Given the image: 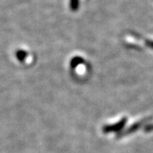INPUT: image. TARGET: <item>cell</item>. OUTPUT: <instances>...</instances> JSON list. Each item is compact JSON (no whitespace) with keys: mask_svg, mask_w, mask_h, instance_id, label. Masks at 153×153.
Instances as JSON below:
<instances>
[{"mask_svg":"<svg viewBox=\"0 0 153 153\" xmlns=\"http://www.w3.org/2000/svg\"><path fill=\"white\" fill-rule=\"evenodd\" d=\"M126 122H127V119L123 118L119 123H117V124L105 126V127H104V128H103V131H104V133H111V132L119 131V130H121L124 127Z\"/></svg>","mask_w":153,"mask_h":153,"instance_id":"obj_1","label":"cell"},{"mask_svg":"<svg viewBox=\"0 0 153 153\" xmlns=\"http://www.w3.org/2000/svg\"><path fill=\"white\" fill-rule=\"evenodd\" d=\"M143 123H144V121H141V122H140V123H137L135 124H134V125H132L129 128H128V130L126 132L125 134H130V133H133V132H134L135 130H137L140 126L142 125Z\"/></svg>","mask_w":153,"mask_h":153,"instance_id":"obj_2","label":"cell"},{"mask_svg":"<svg viewBox=\"0 0 153 153\" xmlns=\"http://www.w3.org/2000/svg\"><path fill=\"white\" fill-rule=\"evenodd\" d=\"M153 130V124H150V125L146 126L145 128V131L149 132V131H152Z\"/></svg>","mask_w":153,"mask_h":153,"instance_id":"obj_3","label":"cell"}]
</instances>
